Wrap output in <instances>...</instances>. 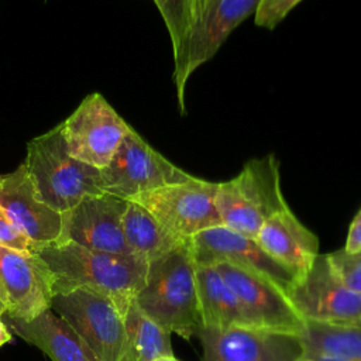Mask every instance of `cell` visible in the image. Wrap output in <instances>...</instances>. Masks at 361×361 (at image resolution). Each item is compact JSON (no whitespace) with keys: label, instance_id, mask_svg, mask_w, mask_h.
Returning a JSON list of instances; mask_svg holds the SVG:
<instances>
[{"label":"cell","instance_id":"obj_15","mask_svg":"<svg viewBox=\"0 0 361 361\" xmlns=\"http://www.w3.org/2000/svg\"><path fill=\"white\" fill-rule=\"evenodd\" d=\"M189 247L196 265L230 262L268 276L285 292L295 282L293 274L267 254L255 238L226 226H216L195 234L189 238Z\"/></svg>","mask_w":361,"mask_h":361},{"label":"cell","instance_id":"obj_31","mask_svg":"<svg viewBox=\"0 0 361 361\" xmlns=\"http://www.w3.org/2000/svg\"><path fill=\"white\" fill-rule=\"evenodd\" d=\"M216 0H202V14H203V11L206 10V7L207 6H210L212 3H214Z\"/></svg>","mask_w":361,"mask_h":361},{"label":"cell","instance_id":"obj_22","mask_svg":"<svg viewBox=\"0 0 361 361\" xmlns=\"http://www.w3.org/2000/svg\"><path fill=\"white\" fill-rule=\"evenodd\" d=\"M303 350L361 361V324L327 326L306 322L299 336Z\"/></svg>","mask_w":361,"mask_h":361},{"label":"cell","instance_id":"obj_7","mask_svg":"<svg viewBox=\"0 0 361 361\" xmlns=\"http://www.w3.org/2000/svg\"><path fill=\"white\" fill-rule=\"evenodd\" d=\"M190 176L130 127L111 161L100 169V188L104 193L131 200L144 192Z\"/></svg>","mask_w":361,"mask_h":361},{"label":"cell","instance_id":"obj_30","mask_svg":"<svg viewBox=\"0 0 361 361\" xmlns=\"http://www.w3.org/2000/svg\"><path fill=\"white\" fill-rule=\"evenodd\" d=\"M152 361H179V360L175 355H164V357H158Z\"/></svg>","mask_w":361,"mask_h":361},{"label":"cell","instance_id":"obj_20","mask_svg":"<svg viewBox=\"0 0 361 361\" xmlns=\"http://www.w3.org/2000/svg\"><path fill=\"white\" fill-rule=\"evenodd\" d=\"M123 231L131 252L147 262L171 252L188 241L176 238L145 207L133 200H127Z\"/></svg>","mask_w":361,"mask_h":361},{"label":"cell","instance_id":"obj_19","mask_svg":"<svg viewBox=\"0 0 361 361\" xmlns=\"http://www.w3.org/2000/svg\"><path fill=\"white\" fill-rule=\"evenodd\" d=\"M196 290L203 327L230 329L254 327L238 298L214 265H196Z\"/></svg>","mask_w":361,"mask_h":361},{"label":"cell","instance_id":"obj_2","mask_svg":"<svg viewBox=\"0 0 361 361\" xmlns=\"http://www.w3.org/2000/svg\"><path fill=\"white\" fill-rule=\"evenodd\" d=\"M135 303L165 330L185 340L196 334L202 320L189 240L148 262L145 283Z\"/></svg>","mask_w":361,"mask_h":361},{"label":"cell","instance_id":"obj_27","mask_svg":"<svg viewBox=\"0 0 361 361\" xmlns=\"http://www.w3.org/2000/svg\"><path fill=\"white\" fill-rule=\"evenodd\" d=\"M343 250L347 252H357L361 250V209L354 216L350 224L347 240Z\"/></svg>","mask_w":361,"mask_h":361},{"label":"cell","instance_id":"obj_5","mask_svg":"<svg viewBox=\"0 0 361 361\" xmlns=\"http://www.w3.org/2000/svg\"><path fill=\"white\" fill-rule=\"evenodd\" d=\"M216 190L217 183L192 175L131 200L145 207L176 238L189 240L203 230L223 226L216 207Z\"/></svg>","mask_w":361,"mask_h":361},{"label":"cell","instance_id":"obj_25","mask_svg":"<svg viewBox=\"0 0 361 361\" xmlns=\"http://www.w3.org/2000/svg\"><path fill=\"white\" fill-rule=\"evenodd\" d=\"M302 0H259L254 20L258 27L275 28Z\"/></svg>","mask_w":361,"mask_h":361},{"label":"cell","instance_id":"obj_33","mask_svg":"<svg viewBox=\"0 0 361 361\" xmlns=\"http://www.w3.org/2000/svg\"><path fill=\"white\" fill-rule=\"evenodd\" d=\"M154 1H155V4H158L161 0H154Z\"/></svg>","mask_w":361,"mask_h":361},{"label":"cell","instance_id":"obj_6","mask_svg":"<svg viewBox=\"0 0 361 361\" xmlns=\"http://www.w3.org/2000/svg\"><path fill=\"white\" fill-rule=\"evenodd\" d=\"M51 309L78 333L97 361H121L126 344L124 317L107 296L78 288L54 295Z\"/></svg>","mask_w":361,"mask_h":361},{"label":"cell","instance_id":"obj_8","mask_svg":"<svg viewBox=\"0 0 361 361\" xmlns=\"http://www.w3.org/2000/svg\"><path fill=\"white\" fill-rule=\"evenodd\" d=\"M286 295L305 322L361 324V295L340 281L326 254L317 255L309 271L286 289Z\"/></svg>","mask_w":361,"mask_h":361},{"label":"cell","instance_id":"obj_11","mask_svg":"<svg viewBox=\"0 0 361 361\" xmlns=\"http://www.w3.org/2000/svg\"><path fill=\"white\" fill-rule=\"evenodd\" d=\"M258 3L259 0H216L206 7L173 56V82L180 110L185 107V89L192 73L214 56L231 31L255 11Z\"/></svg>","mask_w":361,"mask_h":361},{"label":"cell","instance_id":"obj_23","mask_svg":"<svg viewBox=\"0 0 361 361\" xmlns=\"http://www.w3.org/2000/svg\"><path fill=\"white\" fill-rule=\"evenodd\" d=\"M157 6L168 28L175 56L202 17V0H161Z\"/></svg>","mask_w":361,"mask_h":361},{"label":"cell","instance_id":"obj_18","mask_svg":"<svg viewBox=\"0 0 361 361\" xmlns=\"http://www.w3.org/2000/svg\"><path fill=\"white\" fill-rule=\"evenodd\" d=\"M6 324L16 336L39 348L52 361H97L78 333L52 309L31 320L7 317Z\"/></svg>","mask_w":361,"mask_h":361},{"label":"cell","instance_id":"obj_13","mask_svg":"<svg viewBox=\"0 0 361 361\" xmlns=\"http://www.w3.org/2000/svg\"><path fill=\"white\" fill-rule=\"evenodd\" d=\"M195 336L202 344V361H296L303 353L298 336L258 327L200 326Z\"/></svg>","mask_w":361,"mask_h":361},{"label":"cell","instance_id":"obj_21","mask_svg":"<svg viewBox=\"0 0 361 361\" xmlns=\"http://www.w3.org/2000/svg\"><path fill=\"white\" fill-rule=\"evenodd\" d=\"M126 344L121 361H152L158 357L173 355L171 331L149 319L135 303L124 314Z\"/></svg>","mask_w":361,"mask_h":361},{"label":"cell","instance_id":"obj_26","mask_svg":"<svg viewBox=\"0 0 361 361\" xmlns=\"http://www.w3.org/2000/svg\"><path fill=\"white\" fill-rule=\"evenodd\" d=\"M0 245L23 252L37 254L42 247L32 240H30L7 216V213L0 206Z\"/></svg>","mask_w":361,"mask_h":361},{"label":"cell","instance_id":"obj_9","mask_svg":"<svg viewBox=\"0 0 361 361\" xmlns=\"http://www.w3.org/2000/svg\"><path fill=\"white\" fill-rule=\"evenodd\" d=\"M130 126L100 93L87 94L62 123L69 154L93 168H104L114 157Z\"/></svg>","mask_w":361,"mask_h":361},{"label":"cell","instance_id":"obj_1","mask_svg":"<svg viewBox=\"0 0 361 361\" xmlns=\"http://www.w3.org/2000/svg\"><path fill=\"white\" fill-rule=\"evenodd\" d=\"M52 274L54 295L92 289L114 302L126 314L147 278L148 262L138 255L86 248L75 243L48 244L37 252Z\"/></svg>","mask_w":361,"mask_h":361},{"label":"cell","instance_id":"obj_32","mask_svg":"<svg viewBox=\"0 0 361 361\" xmlns=\"http://www.w3.org/2000/svg\"><path fill=\"white\" fill-rule=\"evenodd\" d=\"M6 313V309H4V303H3V300H1V298H0V316H3Z\"/></svg>","mask_w":361,"mask_h":361},{"label":"cell","instance_id":"obj_4","mask_svg":"<svg viewBox=\"0 0 361 361\" xmlns=\"http://www.w3.org/2000/svg\"><path fill=\"white\" fill-rule=\"evenodd\" d=\"M286 206L279 164L272 154L248 161L238 175L217 183L216 207L221 224L251 238L267 219Z\"/></svg>","mask_w":361,"mask_h":361},{"label":"cell","instance_id":"obj_24","mask_svg":"<svg viewBox=\"0 0 361 361\" xmlns=\"http://www.w3.org/2000/svg\"><path fill=\"white\" fill-rule=\"evenodd\" d=\"M333 271L351 290L361 295V250L347 252L343 248L326 254Z\"/></svg>","mask_w":361,"mask_h":361},{"label":"cell","instance_id":"obj_14","mask_svg":"<svg viewBox=\"0 0 361 361\" xmlns=\"http://www.w3.org/2000/svg\"><path fill=\"white\" fill-rule=\"evenodd\" d=\"M127 200L110 193L85 197L62 213V233L55 244L75 243L86 248L131 255L123 231Z\"/></svg>","mask_w":361,"mask_h":361},{"label":"cell","instance_id":"obj_10","mask_svg":"<svg viewBox=\"0 0 361 361\" xmlns=\"http://www.w3.org/2000/svg\"><path fill=\"white\" fill-rule=\"evenodd\" d=\"M213 265L238 298L254 327L300 336L306 322L278 283L259 272L230 262Z\"/></svg>","mask_w":361,"mask_h":361},{"label":"cell","instance_id":"obj_12","mask_svg":"<svg viewBox=\"0 0 361 361\" xmlns=\"http://www.w3.org/2000/svg\"><path fill=\"white\" fill-rule=\"evenodd\" d=\"M0 298L7 317L31 320L51 309L54 289L47 262L38 254L0 245Z\"/></svg>","mask_w":361,"mask_h":361},{"label":"cell","instance_id":"obj_29","mask_svg":"<svg viewBox=\"0 0 361 361\" xmlns=\"http://www.w3.org/2000/svg\"><path fill=\"white\" fill-rule=\"evenodd\" d=\"M13 340V336H11V333L8 331V327H7V324L1 320V317H0V347L1 345H4L6 343H10Z\"/></svg>","mask_w":361,"mask_h":361},{"label":"cell","instance_id":"obj_3","mask_svg":"<svg viewBox=\"0 0 361 361\" xmlns=\"http://www.w3.org/2000/svg\"><path fill=\"white\" fill-rule=\"evenodd\" d=\"M23 164L39 199L59 213L73 209L87 196L103 193L100 169L69 154L62 123L28 141Z\"/></svg>","mask_w":361,"mask_h":361},{"label":"cell","instance_id":"obj_17","mask_svg":"<svg viewBox=\"0 0 361 361\" xmlns=\"http://www.w3.org/2000/svg\"><path fill=\"white\" fill-rule=\"evenodd\" d=\"M255 241L295 279L303 276L319 255V238L286 206L265 220Z\"/></svg>","mask_w":361,"mask_h":361},{"label":"cell","instance_id":"obj_16","mask_svg":"<svg viewBox=\"0 0 361 361\" xmlns=\"http://www.w3.org/2000/svg\"><path fill=\"white\" fill-rule=\"evenodd\" d=\"M0 206L34 243L39 245L58 243L62 233V213L39 199L24 164H20L14 172L3 175Z\"/></svg>","mask_w":361,"mask_h":361},{"label":"cell","instance_id":"obj_34","mask_svg":"<svg viewBox=\"0 0 361 361\" xmlns=\"http://www.w3.org/2000/svg\"><path fill=\"white\" fill-rule=\"evenodd\" d=\"M1 179H3V175H0V182H1Z\"/></svg>","mask_w":361,"mask_h":361},{"label":"cell","instance_id":"obj_28","mask_svg":"<svg viewBox=\"0 0 361 361\" xmlns=\"http://www.w3.org/2000/svg\"><path fill=\"white\" fill-rule=\"evenodd\" d=\"M296 361H354V360L340 357V355L312 351V350H303V353L299 355Z\"/></svg>","mask_w":361,"mask_h":361}]
</instances>
